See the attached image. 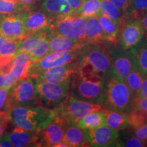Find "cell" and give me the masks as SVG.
Listing matches in <instances>:
<instances>
[{
	"instance_id": "cell-34",
	"label": "cell",
	"mask_w": 147,
	"mask_h": 147,
	"mask_svg": "<svg viewBox=\"0 0 147 147\" xmlns=\"http://www.w3.org/2000/svg\"><path fill=\"white\" fill-rule=\"evenodd\" d=\"M147 12V0H130V11L127 13L131 17L140 18Z\"/></svg>"
},
{
	"instance_id": "cell-27",
	"label": "cell",
	"mask_w": 147,
	"mask_h": 147,
	"mask_svg": "<svg viewBox=\"0 0 147 147\" xmlns=\"http://www.w3.org/2000/svg\"><path fill=\"white\" fill-rule=\"evenodd\" d=\"M76 125L82 129L94 128L105 125L104 109L93 111L76 121Z\"/></svg>"
},
{
	"instance_id": "cell-39",
	"label": "cell",
	"mask_w": 147,
	"mask_h": 147,
	"mask_svg": "<svg viewBox=\"0 0 147 147\" xmlns=\"http://www.w3.org/2000/svg\"><path fill=\"white\" fill-rule=\"evenodd\" d=\"M111 1L125 14H127L129 12L130 0H111Z\"/></svg>"
},
{
	"instance_id": "cell-37",
	"label": "cell",
	"mask_w": 147,
	"mask_h": 147,
	"mask_svg": "<svg viewBox=\"0 0 147 147\" xmlns=\"http://www.w3.org/2000/svg\"><path fill=\"white\" fill-rule=\"evenodd\" d=\"M8 108L5 106L2 110H0V137L4 134L8 122L10 121L8 117Z\"/></svg>"
},
{
	"instance_id": "cell-41",
	"label": "cell",
	"mask_w": 147,
	"mask_h": 147,
	"mask_svg": "<svg viewBox=\"0 0 147 147\" xmlns=\"http://www.w3.org/2000/svg\"><path fill=\"white\" fill-rule=\"evenodd\" d=\"M8 90L0 89V110H2L6 104L8 99Z\"/></svg>"
},
{
	"instance_id": "cell-23",
	"label": "cell",
	"mask_w": 147,
	"mask_h": 147,
	"mask_svg": "<svg viewBox=\"0 0 147 147\" xmlns=\"http://www.w3.org/2000/svg\"><path fill=\"white\" fill-rule=\"evenodd\" d=\"M32 63L30 54L25 51L16 53L12 60L10 72L17 80L27 77V72Z\"/></svg>"
},
{
	"instance_id": "cell-17",
	"label": "cell",
	"mask_w": 147,
	"mask_h": 147,
	"mask_svg": "<svg viewBox=\"0 0 147 147\" xmlns=\"http://www.w3.org/2000/svg\"><path fill=\"white\" fill-rule=\"evenodd\" d=\"M50 53L71 52L82 50L88 44L84 40H76L57 34L51 30L49 36Z\"/></svg>"
},
{
	"instance_id": "cell-29",
	"label": "cell",
	"mask_w": 147,
	"mask_h": 147,
	"mask_svg": "<svg viewBox=\"0 0 147 147\" xmlns=\"http://www.w3.org/2000/svg\"><path fill=\"white\" fill-rule=\"evenodd\" d=\"M100 12L119 23H121L125 15L111 0H101Z\"/></svg>"
},
{
	"instance_id": "cell-14",
	"label": "cell",
	"mask_w": 147,
	"mask_h": 147,
	"mask_svg": "<svg viewBox=\"0 0 147 147\" xmlns=\"http://www.w3.org/2000/svg\"><path fill=\"white\" fill-rule=\"evenodd\" d=\"M77 69L76 61L72 63L38 71L29 76L53 83L61 84L70 82L72 75Z\"/></svg>"
},
{
	"instance_id": "cell-13",
	"label": "cell",
	"mask_w": 147,
	"mask_h": 147,
	"mask_svg": "<svg viewBox=\"0 0 147 147\" xmlns=\"http://www.w3.org/2000/svg\"><path fill=\"white\" fill-rule=\"evenodd\" d=\"M112 69L121 79L125 81L128 74L136 67L130 49L125 50L120 47L111 48L109 53Z\"/></svg>"
},
{
	"instance_id": "cell-2",
	"label": "cell",
	"mask_w": 147,
	"mask_h": 147,
	"mask_svg": "<svg viewBox=\"0 0 147 147\" xmlns=\"http://www.w3.org/2000/svg\"><path fill=\"white\" fill-rule=\"evenodd\" d=\"M9 121L18 127L38 131L45 128L57 117L55 109L44 106H11L8 110Z\"/></svg>"
},
{
	"instance_id": "cell-46",
	"label": "cell",
	"mask_w": 147,
	"mask_h": 147,
	"mask_svg": "<svg viewBox=\"0 0 147 147\" xmlns=\"http://www.w3.org/2000/svg\"><path fill=\"white\" fill-rule=\"evenodd\" d=\"M144 40H146V41L147 42V34H144Z\"/></svg>"
},
{
	"instance_id": "cell-1",
	"label": "cell",
	"mask_w": 147,
	"mask_h": 147,
	"mask_svg": "<svg viewBox=\"0 0 147 147\" xmlns=\"http://www.w3.org/2000/svg\"><path fill=\"white\" fill-rule=\"evenodd\" d=\"M105 81L106 78L102 75L77 66L69 82V94L80 100L102 105Z\"/></svg>"
},
{
	"instance_id": "cell-7",
	"label": "cell",
	"mask_w": 147,
	"mask_h": 147,
	"mask_svg": "<svg viewBox=\"0 0 147 147\" xmlns=\"http://www.w3.org/2000/svg\"><path fill=\"white\" fill-rule=\"evenodd\" d=\"M5 104L8 108L40 105L36 97L34 78L27 76L18 80L8 91Z\"/></svg>"
},
{
	"instance_id": "cell-26",
	"label": "cell",
	"mask_w": 147,
	"mask_h": 147,
	"mask_svg": "<svg viewBox=\"0 0 147 147\" xmlns=\"http://www.w3.org/2000/svg\"><path fill=\"white\" fill-rule=\"evenodd\" d=\"M137 68L147 76V42L142 39L138 45L130 49Z\"/></svg>"
},
{
	"instance_id": "cell-35",
	"label": "cell",
	"mask_w": 147,
	"mask_h": 147,
	"mask_svg": "<svg viewBox=\"0 0 147 147\" xmlns=\"http://www.w3.org/2000/svg\"><path fill=\"white\" fill-rule=\"evenodd\" d=\"M114 146H127V147H142L146 146V142L142 140L139 139L136 136L127 137L124 140H117L114 142Z\"/></svg>"
},
{
	"instance_id": "cell-45",
	"label": "cell",
	"mask_w": 147,
	"mask_h": 147,
	"mask_svg": "<svg viewBox=\"0 0 147 147\" xmlns=\"http://www.w3.org/2000/svg\"><path fill=\"white\" fill-rule=\"evenodd\" d=\"M36 0H17L18 3H20L21 5L26 7L27 8H28L31 5L36 2Z\"/></svg>"
},
{
	"instance_id": "cell-22",
	"label": "cell",
	"mask_w": 147,
	"mask_h": 147,
	"mask_svg": "<svg viewBox=\"0 0 147 147\" xmlns=\"http://www.w3.org/2000/svg\"><path fill=\"white\" fill-rule=\"evenodd\" d=\"M84 41L92 45H99L100 42L105 41L104 32L97 16H91L86 20Z\"/></svg>"
},
{
	"instance_id": "cell-3",
	"label": "cell",
	"mask_w": 147,
	"mask_h": 147,
	"mask_svg": "<svg viewBox=\"0 0 147 147\" xmlns=\"http://www.w3.org/2000/svg\"><path fill=\"white\" fill-rule=\"evenodd\" d=\"M133 100V95L125 81L111 68L106 78L103 108L127 114L132 109Z\"/></svg>"
},
{
	"instance_id": "cell-43",
	"label": "cell",
	"mask_w": 147,
	"mask_h": 147,
	"mask_svg": "<svg viewBox=\"0 0 147 147\" xmlns=\"http://www.w3.org/2000/svg\"><path fill=\"white\" fill-rule=\"evenodd\" d=\"M66 1L70 5L71 8L74 10L75 12V11L80 6V5L82 4L84 0H66Z\"/></svg>"
},
{
	"instance_id": "cell-33",
	"label": "cell",
	"mask_w": 147,
	"mask_h": 147,
	"mask_svg": "<svg viewBox=\"0 0 147 147\" xmlns=\"http://www.w3.org/2000/svg\"><path fill=\"white\" fill-rule=\"evenodd\" d=\"M26 7L14 0H0V14H8L27 10Z\"/></svg>"
},
{
	"instance_id": "cell-36",
	"label": "cell",
	"mask_w": 147,
	"mask_h": 147,
	"mask_svg": "<svg viewBox=\"0 0 147 147\" xmlns=\"http://www.w3.org/2000/svg\"><path fill=\"white\" fill-rule=\"evenodd\" d=\"M17 80V79L11 74V72H0V89L9 91Z\"/></svg>"
},
{
	"instance_id": "cell-38",
	"label": "cell",
	"mask_w": 147,
	"mask_h": 147,
	"mask_svg": "<svg viewBox=\"0 0 147 147\" xmlns=\"http://www.w3.org/2000/svg\"><path fill=\"white\" fill-rule=\"evenodd\" d=\"M137 108L147 113V97H134L132 108Z\"/></svg>"
},
{
	"instance_id": "cell-18",
	"label": "cell",
	"mask_w": 147,
	"mask_h": 147,
	"mask_svg": "<svg viewBox=\"0 0 147 147\" xmlns=\"http://www.w3.org/2000/svg\"><path fill=\"white\" fill-rule=\"evenodd\" d=\"M54 19L44 11L29 12L27 10L25 20L27 36L51 29Z\"/></svg>"
},
{
	"instance_id": "cell-20",
	"label": "cell",
	"mask_w": 147,
	"mask_h": 147,
	"mask_svg": "<svg viewBox=\"0 0 147 147\" xmlns=\"http://www.w3.org/2000/svg\"><path fill=\"white\" fill-rule=\"evenodd\" d=\"M42 10L54 20L74 13L66 0H42Z\"/></svg>"
},
{
	"instance_id": "cell-10",
	"label": "cell",
	"mask_w": 147,
	"mask_h": 147,
	"mask_svg": "<svg viewBox=\"0 0 147 147\" xmlns=\"http://www.w3.org/2000/svg\"><path fill=\"white\" fill-rule=\"evenodd\" d=\"M51 32V29L25 37L21 40L17 53L21 51L29 53L32 62L43 58L50 53L49 40Z\"/></svg>"
},
{
	"instance_id": "cell-6",
	"label": "cell",
	"mask_w": 147,
	"mask_h": 147,
	"mask_svg": "<svg viewBox=\"0 0 147 147\" xmlns=\"http://www.w3.org/2000/svg\"><path fill=\"white\" fill-rule=\"evenodd\" d=\"M102 109L104 108L100 104L86 102L69 94L65 102L55 110L57 117L64 119L66 122L76 123L77 121L88 114Z\"/></svg>"
},
{
	"instance_id": "cell-8",
	"label": "cell",
	"mask_w": 147,
	"mask_h": 147,
	"mask_svg": "<svg viewBox=\"0 0 147 147\" xmlns=\"http://www.w3.org/2000/svg\"><path fill=\"white\" fill-rule=\"evenodd\" d=\"M144 31L139 18H132L125 14L120 23L118 40L119 47L129 50L136 47L144 38Z\"/></svg>"
},
{
	"instance_id": "cell-19",
	"label": "cell",
	"mask_w": 147,
	"mask_h": 147,
	"mask_svg": "<svg viewBox=\"0 0 147 147\" xmlns=\"http://www.w3.org/2000/svg\"><path fill=\"white\" fill-rule=\"evenodd\" d=\"M9 138L12 146H38V131H29L15 126L9 133Z\"/></svg>"
},
{
	"instance_id": "cell-25",
	"label": "cell",
	"mask_w": 147,
	"mask_h": 147,
	"mask_svg": "<svg viewBox=\"0 0 147 147\" xmlns=\"http://www.w3.org/2000/svg\"><path fill=\"white\" fill-rule=\"evenodd\" d=\"M105 125L115 130H124L129 127L127 113L104 109Z\"/></svg>"
},
{
	"instance_id": "cell-12",
	"label": "cell",
	"mask_w": 147,
	"mask_h": 147,
	"mask_svg": "<svg viewBox=\"0 0 147 147\" xmlns=\"http://www.w3.org/2000/svg\"><path fill=\"white\" fill-rule=\"evenodd\" d=\"M80 51L49 53L43 58L31 63L29 67L28 72H27V76H29L32 74L38 71L63 65L76 61L80 54Z\"/></svg>"
},
{
	"instance_id": "cell-9",
	"label": "cell",
	"mask_w": 147,
	"mask_h": 147,
	"mask_svg": "<svg viewBox=\"0 0 147 147\" xmlns=\"http://www.w3.org/2000/svg\"><path fill=\"white\" fill-rule=\"evenodd\" d=\"M86 20L75 13L69 14L54 20L51 30L72 39L84 40Z\"/></svg>"
},
{
	"instance_id": "cell-11",
	"label": "cell",
	"mask_w": 147,
	"mask_h": 147,
	"mask_svg": "<svg viewBox=\"0 0 147 147\" xmlns=\"http://www.w3.org/2000/svg\"><path fill=\"white\" fill-rule=\"evenodd\" d=\"M27 10L0 14V33L11 39L22 40L27 36L25 20Z\"/></svg>"
},
{
	"instance_id": "cell-40",
	"label": "cell",
	"mask_w": 147,
	"mask_h": 147,
	"mask_svg": "<svg viewBox=\"0 0 147 147\" xmlns=\"http://www.w3.org/2000/svg\"><path fill=\"white\" fill-rule=\"evenodd\" d=\"M136 97H147V76L142 74V82L138 93Z\"/></svg>"
},
{
	"instance_id": "cell-28",
	"label": "cell",
	"mask_w": 147,
	"mask_h": 147,
	"mask_svg": "<svg viewBox=\"0 0 147 147\" xmlns=\"http://www.w3.org/2000/svg\"><path fill=\"white\" fill-rule=\"evenodd\" d=\"M101 0H84L74 13L87 18L97 16L100 12Z\"/></svg>"
},
{
	"instance_id": "cell-15",
	"label": "cell",
	"mask_w": 147,
	"mask_h": 147,
	"mask_svg": "<svg viewBox=\"0 0 147 147\" xmlns=\"http://www.w3.org/2000/svg\"><path fill=\"white\" fill-rule=\"evenodd\" d=\"M67 122L57 117L45 128L38 131V146H56L62 142Z\"/></svg>"
},
{
	"instance_id": "cell-44",
	"label": "cell",
	"mask_w": 147,
	"mask_h": 147,
	"mask_svg": "<svg viewBox=\"0 0 147 147\" xmlns=\"http://www.w3.org/2000/svg\"><path fill=\"white\" fill-rule=\"evenodd\" d=\"M139 19L140 21L141 25H142L143 31H144V34H147V12L143 14Z\"/></svg>"
},
{
	"instance_id": "cell-21",
	"label": "cell",
	"mask_w": 147,
	"mask_h": 147,
	"mask_svg": "<svg viewBox=\"0 0 147 147\" xmlns=\"http://www.w3.org/2000/svg\"><path fill=\"white\" fill-rule=\"evenodd\" d=\"M63 142L67 144L68 147L89 146L84 130L77 126L76 123L71 122H67L64 131Z\"/></svg>"
},
{
	"instance_id": "cell-31",
	"label": "cell",
	"mask_w": 147,
	"mask_h": 147,
	"mask_svg": "<svg viewBox=\"0 0 147 147\" xmlns=\"http://www.w3.org/2000/svg\"><path fill=\"white\" fill-rule=\"evenodd\" d=\"M141 82H142V74L138 70L137 67H135L128 74L125 79L127 85L131 91L134 97L136 96L138 93Z\"/></svg>"
},
{
	"instance_id": "cell-42",
	"label": "cell",
	"mask_w": 147,
	"mask_h": 147,
	"mask_svg": "<svg viewBox=\"0 0 147 147\" xmlns=\"http://www.w3.org/2000/svg\"><path fill=\"white\" fill-rule=\"evenodd\" d=\"M11 146H12V144L10 140V138H9V134L6 133L5 134H3L0 137V147Z\"/></svg>"
},
{
	"instance_id": "cell-32",
	"label": "cell",
	"mask_w": 147,
	"mask_h": 147,
	"mask_svg": "<svg viewBox=\"0 0 147 147\" xmlns=\"http://www.w3.org/2000/svg\"><path fill=\"white\" fill-rule=\"evenodd\" d=\"M127 115L129 127L133 129L139 127L147 123V113L137 108H133L131 111Z\"/></svg>"
},
{
	"instance_id": "cell-30",
	"label": "cell",
	"mask_w": 147,
	"mask_h": 147,
	"mask_svg": "<svg viewBox=\"0 0 147 147\" xmlns=\"http://www.w3.org/2000/svg\"><path fill=\"white\" fill-rule=\"evenodd\" d=\"M21 40L11 39L0 33V57L15 55L18 50Z\"/></svg>"
},
{
	"instance_id": "cell-4",
	"label": "cell",
	"mask_w": 147,
	"mask_h": 147,
	"mask_svg": "<svg viewBox=\"0 0 147 147\" xmlns=\"http://www.w3.org/2000/svg\"><path fill=\"white\" fill-rule=\"evenodd\" d=\"M76 63L78 67L99 74L105 78L112 68L109 53L98 45H86L80 51Z\"/></svg>"
},
{
	"instance_id": "cell-16",
	"label": "cell",
	"mask_w": 147,
	"mask_h": 147,
	"mask_svg": "<svg viewBox=\"0 0 147 147\" xmlns=\"http://www.w3.org/2000/svg\"><path fill=\"white\" fill-rule=\"evenodd\" d=\"M88 144L90 146H113L114 142L119 138V131L106 125L84 130Z\"/></svg>"
},
{
	"instance_id": "cell-5",
	"label": "cell",
	"mask_w": 147,
	"mask_h": 147,
	"mask_svg": "<svg viewBox=\"0 0 147 147\" xmlns=\"http://www.w3.org/2000/svg\"><path fill=\"white\" fill-rule=\"evenodd\" d=\"M33 78L36 97L40 106L49 109H55L59 107L69 96V82L57 84Z\"/></svg>"
},
{
	"instance_id": "cell-24",
	"label": "cell",
	"mask_w": 147,
	"mask_h": 147,
	"mask_svg": "<svg viewBox=\"0 0 147 147\" xmlns=\"http://www.w3.org/2000/svg\"><path fill=\"white\" fill-rule=\"evenodd\" d=\"M97 17L104 32L105 41L109 42L115 45L118 40L120 23L114 21L101 12L98 14Z\"/></svg>"
}]
</instances>
